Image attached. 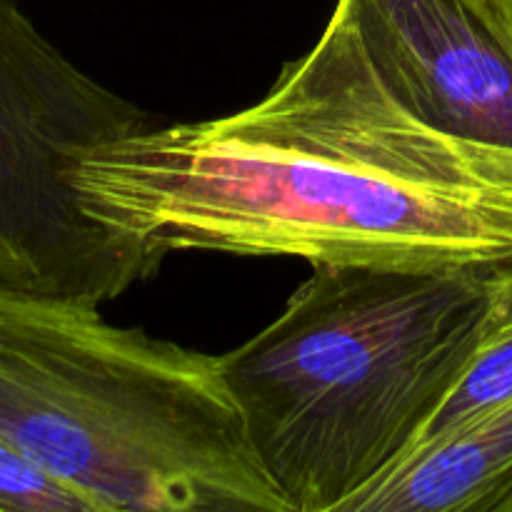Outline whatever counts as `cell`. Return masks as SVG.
Instances as JSON below:
<instances>
[{
  "mask_svg": "<svg viewBox=\"0 0 512 512\" xmlns=\"http://www.w3.org/2000/svg\"><path fill=\"white\" fill-rule=\"evenodd\" d=\"M512 398V263L488 270V298L473 355L445 403L415 440L413 450L458 433ZM400 465V463H398Z\"/></svg>",
  "mask_w": 512,
  "mask_h": 512,
  "instance_id": "7",
  "label": "cell"
},
{
  "mask_svg": "<svg viewBox=\"0 0 512 512\" xmlns=\"http://www.w3.org/2000/svg\"><path fill=\"white\" fill-rule=\"evenodd\" d=\"M495 5H498L500 15H503V20L508 23L510 33H512V0H493Z\"/></svg>",
  "mask_w": 512,
  "mask_h": 512,
  "instance_id": "9",
  "label": "cell"
},
{
  "mask_svg": "<svg viewBox=\"0 0 512 512\" xmlns=\"http://www.w3.org/2000/svg\"><path fill=\"white\" fill-rule=\"evenodd\" d=\"M0 438L100 512H288L220 355L3 280Z\"/></svg>",
  "mask_w": 512,
  "mask_h": 512,
  "instance_id": "3",
  "label": "cell"
},
{
  "mask_svg": "<svg viewBox=\"0 0 512 512\" xmlns=\"http://www.w3.org/2000/svg\"><path fill=\"white\" fill-rule=\"evenodd\" d=\"M73 185L90 218L160 255L512 263V150L418 118L368 55L348 0L258 103L100 145Z\"/></svg>",
  "mask_w": 512,
  "mask_h": 512,
  "instance_id": "1",
  "label": "cell"
},
{
  "mask_svg": "<svg viewBox=\"0 0 512 512\" xmlns=\"http://www.w3.org/2000/svg\"><path fill=\"white\" fill-rule=\"evenodd\" d=\"M0 512H100V508L0 438Z\"/></svg>",
  "mask_w": 512,
  "mask_h": 512,
  "instance_id": "8",
  "label": "cell"
},
{
  "mask_svg": "<svg viewBox=\"0 0 512 512\" xmlns=\"http://www.w3.org/2000/svg\"><path fill=\"white\" fill-rule=\"evenodd\" d=\"M153 125L0 0L3 283L103 305L158 273L165 255L90 218L73 185L85 155Z\"/></svg>",
  "mask_w": 512,
  "mask_h": 512,
  "instance_id": "4",
  "label": "cell"
},
{
  "mask_svg": "<svg viewBox=\"0 0 512 512\" xmlns=\"http://www.w3.org/2000/svg\"><path fill=\"white\" fill-rule=\"evenodd\" d=\"M368 55L418 118L512 150V33L493 0H348Z\"/></svg>",
  "mask_w": 512,
  "mask_h": 512,
  "instance_id": "5",
  "label": "cell"
},
{
  "mask_svg": "<svg viewBox=\"0 0 512 512\" xmlns=\"http://www.w3.org/2000/svg\"><path fill=\"white\" fill-rule=\"evenodd\" d=\"M488 270L315 265L273 323L220 355L288 512H345L408 458L473 355Z\"/></svg>",
  "mask_w": 512,
  "mask_h": 512,
  "instance_id": "2",
  "label": "cell"
},
{
  "mask_svg": "<svg viewBox=\"0 0 512 512\" xmlns=\"http://www.w3.org/2000/svg\"><path fill=\"white\" fill-rule=\"evenodd\" d=\"M345 512H512V398L408 455Z\"/></svg>",
  "mask_w": 512,
  "mask_h": 512,
  "instance_id": "6",
  "label": "cell"
}]
</instances>
